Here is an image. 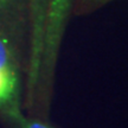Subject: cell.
<instances>
[{"instance_id":"obj_1","label":"cell","mask_w":128,"mask_h":128,"mask_svg":"<svg viewBox=\"0 0 128 128\" xmlns=\"http://www.w3.org/2000/svg\"><path fill=\"white\" fill-rule=\"evenodd\" d=\"M71 0H49L46 13L44 49L42 57L40 81H50L54 75L64 28Z\"/></svg>"},{"instance_id":"obj_2","label":"cell","mask_w":128,"mask_h":128,"mask_svg":"<svg viewBox=\"0 0 128 128\" xmlns=\"http://www.w3.org/2000/svg\"><path fill=\"white\" fill-rule=\"evenodd\" d=\"M49 0H28L31 18V42L28 70V97L32 102L38 84L40 83L42 57L44 49L46 13Z\"/></svg>"},{"instance_id":"obj_3","label":"cell","mask_w":128,"mask_h":128,"mask_svg":"<svg viewBox=\"0 0 128 128\" xmlns=\"http://www.w3.org/2000/svg\"><path fill=\"white\" fill-rule=\"evenodd\" d=\"M18 70L12 43L0 31V107L7 108L17 103Z\"/></svg>"},{"instance_id":"obj_4","label":"cell","mask_w":128,"mask_h":128,"mask_svg":"<svg viewBox=\"0 0 128 128\" xmlns=\"http://www.w3.org/2000/svg\"><path fill=\"white\" fill-rule=\"evenodd\" d=\"M4 109L6 112L7 116H8V119L12 120L19 128H52L50 126H48L46 124H44V122L25 118L23 113L20 112V109H19L18 103L10 106V107L4 108Z\"/></svg>"},{"instance_id":"obj_5","label":"cell","mask_w":128,"mask_h":128,"mask_svg":"<svg viewBox=\"0 0 128 128\" xmlns=\"http://www.w3.org/2000/svg\"><path fill=\"white\" fill-rule=\"evenodd\" d=\"M20 0H0V18L10 16L18 7Z\"/></svg>"}]
</instances>
